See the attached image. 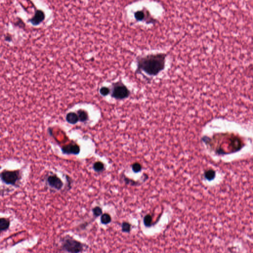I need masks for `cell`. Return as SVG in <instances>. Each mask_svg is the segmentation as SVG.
<instances>
[{"label": "cell", "mask_w": 253, "mask_h": 253, "mask_svg": "<svg viewBox=\"0 0 253 253\" xmlns=\"http://www.w3.org/2000/svg\"><path fill=\"white\" fill-rule=\"evenodd\" d=\"M110 90L107 87H102L100 90V93L102 96H106L110 93Z\"/></svg>", "instance_id": "18"}, {"label": "cell", "mask_w": 253, "mask_h": 253, "mask_svg": "<svg viewBox=\"0 0 253 253\" xmlns=\"http://www.w3.org/2000/svg\"><path fill=\"white\" fill-rule=\"evenodd\" d=\"M5 40L9 42V41H11V40H12V38L9 36H6V37Z\"/></svg>", "instance_id": "20"}, {"label": "cell", "mask_w": 253, "mask_h": 253, "mask_svg": "<svg viewBox=\"0 0 253 253\" xmlns=\"http://www.w3.org/2000/svg\"><path fill=\"white\" fill-rule=\"evenodd\" d=\"M46 182L51 188L56 191H60L63 186L62 179L55 175H49L47 178Z\"/></svg>", "instance_id": "5"}, {"label": "cell", "mask_w": 253, "mask_h": 253, "mask_svg": "<svg viewBox=\"0 0 253 253\" xmlns=\"http://www.w3.org/2000/svg\"><path fill=\"white\" fill-rule=\"evenodd\" d=\"M66 120L69 124L75 125L79 121V119L77 114L72 112L68 113V114H67L66 116Z\"/></svg>", "instance_id": "8"}, {"label": "cell", "mask_w": 253, "mask_h": 253, "mask_svg": "<svg viewBox=\"0 0 253 253\" xmlns=\"http://www.w3.org/2000/svg\"><path fill=\"white\" fill-rule=\"evenodd\" d=\"M77 115L81 122H85L88 120L89 116L87 112L82 109H80L77 111Z\"/></svg>", "instance_id": "10"}, {"label": "cell", "mask_w": 253, "mask_h": 253, "mask_svg": "<svg viewBox=\"0 0 253 253\" xmlns=\"http://www.w3.org/2000/svg\"><path fill=\"white\" fill-rule=\"evenodd\" d=\"M205 176L207 179L210 180H212L213 178H215V171H213L212 170H208L206 172V173L205 174Z\"/></svg>", "instance_id": "17"}, {"label": "cell", "mask_w": 253, "mask_h": 253, "mask_svg": "<svg viewBox=\"0 0 253 253\" xmlns=\"http://www.w3.org/2000/svg\"><path fill=\"white\" fill-rule=\"evenodd\" d=\"M45 18V13L42 10H37L34 17L31 19H30L29 21L34 25H37L41 23Z\"/></svg>", "instance_id": "7"}, {"label": "cell", "mask_w": 253, "mask_h": 253, "mask_svg": "<svg viewBox=\"0 0 253 253\" xmlns=\"http://www.w3.org/2000/svg\"><path fill=\"white\" fill-rule=\"evenodd\" d=\"M130 94V91L129 89L121 81L113 84L111 95V96L114 99L118 100H124L128 98Z\"/></svg>", "instance_id": "3"}, {"label": "cell", "mask_w": 253, "mask_h": 253, "mask_svg": "<svg viewBox=\"0 0 253 253\" xmlns=\"http://www.w3.org/2000/svg\"><path fill=\"white\" fill-rule=\"evenodd\" d=\"M93 170L96 172L100 173V172H102L104 170V163H102L101 162L97 161L93 164Z\"/></svg>", "instance_id": "12"}, {"label": "cell", "mask_w": 253, "mask_h": 253, "mask_svg": "<svg viewBox=\"0 0 253 253\" xmlns=\"http://www.w3.org/2000/svg\"><path fill=\"white\" fill-rule=\"evenodd\" d=\"M1 179L7 185L16 187L21 179V173L18 170L9 171L4 170L1 173Z\"/></svg>", "instance_id": "4"}, {"label": "cell", "mask_w": 253, "mask_h": 253, "mask_svg": "<svg viewBox=\"0 0 253 253\" xmlns=\"http://www.w3.org/2000/svg\"><path fill=\"white\" fill-rule=\"evenodd\" d=\"M146 14L144 10H138L134 13V18L138 21H145Z\"/></svg>", "instance_id": "11"}, {"label": "cell", "mask_w": 253, "mask_h": 253, "mask_svg": "<svg viewBox=\"0 0 253 253\" xmlns=\"http://www.w3.org/2000/svg\"><path fill=\"white\" fill-rule=\"evenodd\" d=\"M132 169H133V171L136 172V173H138V172L141 171V170H142V166H141L140 164L138 163H136L133 164V166H132Z\"/></svg>", "instance_id": "19"}, {"label": "cell", "mask_w": 253, "mask_h": 253, "mask_svg": "<svg viewBox=\"0 0 253 253\" xmlns=\"http://www.w3.org/2000/svg\"><path fill=\"white\" fill-rule=\"evenodd\" d=\"M63 153L66 155L79 154L80 152L79 146L76 143H69L63 146L62 148Z\"/></svg>", "instance_id": "6"}, {"label": "cell", "mask_w": 253, "mask_h": 253, "mask_svg": "<svg viewBox=\"0 0 253 253\" xmlns=\"http://www.w3.org/2000/svg\"><path fill=\"white\" fill-rule=\"evenodd\" d=\"M111 217L110 215L108 213H103L100 217V221L103 225H108L111 221Z\"/></svg>", "instance_id": "13"}, {"label": "cell", "mask_w": 253, "mask_h": 253, "mask_svg": "<svg viewBox=\"0 0 253 253\" xmlns=\"http://www.w3.org/2000/svg\"><path fill=\"white\" fill-rule=\"evenodd\" d=\"M10 225V221L9 219L2 217L0 219V231L1 232L8 230Z\"/></svg>", "instance_id": "9"}, {"label": "cell", "mask_w": 253, "mask_h": 253, "mask_svg": "<svg viewBox=\"0 0 253 253\" xmlns=\"http://www.w3.org/2000/svg\"><path fill=\"white\" fill-rule=\"evenodd\" d=\"M93 213L95 217H98L102 215V210L100 207L96 206L92 209Z\"/></svg>", "instance_id": "16"}, {"label": "cell", "mask_w": 253, "mask_h": 253, "mask_svg": "<svg viewBox=\"0 0 253 253\" xmlns=\"http://www.w3.org/2000/svg\"><path fill=\"white\" fill-rule=\"evenodd\" d=\"M143 223L146 227H150L152 225V217L151 215H146L143 219Z\"/></svg>", "instance_id": "14"}, {"label": "cell", "mask_w": 253, "mask_h": 253, "mask_svg": "<svg viewBox=\"0 0 253 253\" xmlns=\"http://www.w3.org/2000/svg\"><path fill=\"white\" fill-rule=\"evenodd\" d=\"M167 55L163 53L151 54L137 59V73H145L155 76L163 70L165 67Z\"/></svg>", "instance_id": "1"}, {"label": "cell", "mask_w": 253, "mask_h": 253, "mask_svg": "<svg viewBox=\"0 0 253 253\" xmlns=\"http://www.w3.org/2000/svg\"><path fill=\"white\" fill-rule=\"evenodd\" d=\"M131 225L128 222H123L122 224V231L123 232L129 233L131 230Z\"/></svg>", "instance_id": "15"}, {"label": "cell", "mask_w": 253, "mask_h": 253, "mask_svg": "<svg viewBox=\"0 0 253 253\" xmlns=\"http://www.w3.org/2000/svg\"><path fill=\"white\" fill-rule=\"evenodd\" d=\"M60 243L62 249L69 253H82L86 247L85 245L68 235L62 238Z\"/></svg>", "instance_id": "2"}]
</instances>
